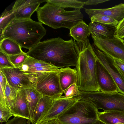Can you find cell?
<instances>
[{
  "label": "cell",
  "mask_w": 124,
  "mask_h": 124,
  "mask_svg": "<svg viewBox=\"0 0 124 124\" xmlns=\"http://www.w3.org/2000/svg\"><path fill=\"white\" fill-rule=\"evenodd\" d=\"M114 36L122 39L124 38V17L116 27Z\"/></svg>",
  "instance_id": "cell-32"
},
{
  "label": "cell",
  "mask_w": 124,
  "mask_h": 124,
  "mask_svg": "<svg viewBox=\"0 0 124 124\" xmlns=\"http://www.w3.org/2000/svg\"><path fill=\"white\" fill-rule=\"evenodd\" d=\"M80 100V98L78 96L70 98H59L54 99L48 111L38 122H47L57 119L60 114Z\"/></svg>",
  "instance_id": "cell-13"
},
{
  "label": "cell",
  "mask_w": 124,
  "mask_h": 124,
  "mask_svg": "<svg viewBox=\"0 0 124 124\" xmlns=\"http://www.w3.org/2000/svg\"><path fill=\"white\" fill-rule=\"evenodd\" d=\"M60 85L63 91L73 84H77L78 76L75 68L70 67L59 69L57 73Z\"/></svg>",
  "instance_id": "cell-16"
},
{
  "label": "cell",
  "mask_w": 124,
  "mask_h": 124,
  "mask_svg": "<svg viewBox=\"0 0 124 124\" xmlns=\"http://www.w3.org/2000/svg\"><path fill=\"white\" fill-rule=\"evenodd\" d=\"M46 32V30L39 22L31 18L15 19L5 29L0 39H10L22 48L29 50L39 43Z\"/></svg>",
  "instance_id": "cell-3"
},
{
  "label": "cell",
  "mask_w": 124,
  "mask_h": 124,
  "mask_svg": "<svg viewBox=\"0 0 124 124\" xmlns=\"http://www.w3.org/2000/svg\"><path fill=\"white\" fill-rule=\"evenodd\" d=\"M27 119L21 117L14 116V118L8 120L6 124H26Z\"/></svg>",
  "instance_id": "cell-33"
},
{
  "label": "cell",
  "mask_w": 124,
  "mask_h": 124,
  "mask_svg": "<svg viewBox=\"0 0 124 124\" xmlns=\"http://www.w3.org/2000/svg\"><path fill=\"white\" fill-rule=\"evenodd\" d=\"M33 86L43 96L54 99L60 98L63 93L56 73H46L39 75L36 78Z\"/></svg>",
  "instance_id": "cell-7"
},
{
  "label": "cell",
  "mask_w": 124,
  "mask_h": 124,
  "mask_svg": "<svg viewBox=\"0 0 124 124\" xmlns=\"http://www.w3.org/2000/svg\"><path fill=\"white\" fill-rule=\"evenodd\" d=\"M49 0L55 5L64 9L70 8L80 9L84 5V2L77 0Z\"/></svg>",
  "instance_id": "cell-25"
},
{
  "label": "cell",
  "mask_w": 124,
  "mask_h": 124,
  "mask_svg": "<svg viewBox=\"0 0 124 124\" xmlns=\"http://www.w3.org/2000/svg\"><path fill=\"white\" fill-rule=\"evenodd\" d=\"M12 113L14 116L30 119L28 106L24 89L17 91L15 106Z\"/></svg>",
  "instance_id": "cell-18"
},
{
  "label": "cell",
  "mask_w": 124,
  "mask_h": 124,
  "mask_svg": "<svg viewBox=\"0 0 124 124\" xmlns=\"http://www.w3.org/2000/svg\"><path fill=\"white\" fill-rule=\"evenodd\" d=\"M79 86L76 84H73L63 91L64 95L60 98H70L77 96L80 93Z\"/></svg>",
  "instance_id": "cell-29"
},
{
  "label": "cell",
  "mask_w": 124,
  "mask_h": 124,
  "mask_svg": "<svg viewBox=\"0 0 124 124\" xmlns=\"http://www.w3.org/2000/svg\"><path fill=\"white\" fill-rule=\"evenodd\" d=\"M20 46L13 40L4 38L0 41V51L8 55H14L23 52Z\"/></svg>",
  "instance_id": "cell-23"
},
{
  "label": "cell",
  "mask_w": 124,
  "mask_h": 124,
  "mask_svg": "<svg viewBox=\"0 0 124 124\" xmlns=\"http://www.w3.org/2000/svg\"><path fill=\"white\" fill-rule=\"evenodd\" d=\"M26 53L29 56L60 69L76 67L78 61V56L72 39L65 40L59 37L40 42Z\"/></svg>",
  "instance_id": "cell-1"
},
{
  "label": "cell",
  "mask_w": 124,
  "mask_h": 124,
  "mask_svg": "<svg viewBox=\"0 0 124 124\" xmlns=\"http://www.w3.org/2000/svg\"><path fill=\"white\" fill-rule=\"evenodd\" d=\"M47 124H62L58 119H55L47 121Z\"/></svg>",
  "instance_id": "cell-38"
},
{
  "label": "cell",
  "mask_w": 124,
  "mask_h": 124,
  "mask_svg": "<svg viewBox=\"0 0 124 124\" xmlns=\"http://www.w3.org/2000/svg\"><path fill=\"white\" fill-rule=\"evenodd\" d=\"M15 16L12 10L5 9L0 17V36L6 27L13 19Z\"/></svg>",
  "instance_id": "cell-26"
},
{
  "label": "cell",
  "mask_w": 124,
  "mask_h": 124,
  "mask_svg": "<svg viewBox=\"0 0 124 124\" xmlns=\"http://www.w3.org/2000/svg\"><path fill=\"white\" fill-rule=\"evenodd\" d=\"M75 48L78 56L76 69L78 80L77 85L80 91H101L96 74L97 58L93 46L87 39L83 42L74 41Z\"/></svg>",
  "instance_id": "cell-2"
},
{
  "label": "cell",
  "mask_w": 124,
  "mask_h": 124,
  "mask_svg": "<svg viewBox=\"0 0 124 124\" xmlns=\"http://www.w3.org/2000/svg\"><path fill=\"white\" fill-rule=\"evenodd\" d=\"M95 46L93 47L97 58L110 73L120 92L124 94V76L115 64L114 59Z\"/></svg>",
  "instance_id": "cell-11"
},
{
  "label": "cell",
  "mask_w": 124,
  "mask_h": 124,
  "mask_svg": "<svg viewBox=\"0 0 124 124\" xmlns=\"http://www.w3.org/2000/svg\"><path fill=\"white\" fill-rule=\"evenodd\" d=\"M93 124H105L103 122L98 120L96 122L93 123Z\"/></svg>",
  "instance_id": "cell-40"
},
{
  "label": "cell",
  "mask_w": 124,
  "mask_h": 124,
  "mask_svg": "<svg viewBox=\"0 0 124 124\" xmlns=\"http://www.w3.org/2000/svg\"><path fill=\"white\" fill-rule=\"evenodd\" d=\"M90 18L91 21L116 27L119 23L118 22L114 19L105 15H96L91 17Z\"/></svg>",
  "instance_id": "cell-27"
},
{
  "label": "cell",
  "mask_w": 124,
  "mask_h": 124,
  "mask_svg": "<svg viewBox=\"0 0 124 124\" xmlns=\"http://www.w3.org/2000/svg\"><path fill=\"white\" fill-rule=\"evenodd\" d=\"M24 90L28 106L30 120L31 122L36 107L43 95L34 87L26 88Z\"/></svg>",
  "instance_id": "cell-22"
},
{
  "label": "cell",
  "mask_w": 124,
  "mask_h": 124,
  "mask_svg": "<svg viewBox=\"0 0 124 124\" xmlns=\"http://www.w3.org/2000/svg\"><path fill=\"white\" fill-rule=\"evenodd\" d=\"M0 70L5 76L8 84L17 91L34 87L31 80L24 75L19 68H0Z\"/></svg>",
  "instance_id": "cell-10"
},
{
  "label": "cell",
  "mask_w": 124,
  "mask_h": 124,
  "mask_svg": "<svg viewBox=\"0 0 124 124\" xmlns=\"http://www.w3.org/2000/svg\"><path fill=\"white\" fill-rule=\"evenodd\" d=\"M88 26L91 36L107 38H110L114 36L116 27L92 21L89 23Z\"/></svg>",
  "instance_id": "cell-17"
},
{
  "label": "cell",
  "mask_w": 124,
  "mask_h": 124,
  "mask_svg": "<svg viewBox=\"0 0 124 124\" xmlns=\"http://www.w3.org/2000/svg\"><path fill=\"white\" fill-rule=\"evenodd\" d=\"M114 62L119 69L124 72V62L121 61L114 59Z\"/></svg>",
  "instance_id": "cell-37"
},
{
  "label": "cell",
  "mask_w": 124,
  "mask_h": 124,
  "mask_svg": "<svg viewBox=\"0 0 124 124\" xmlns=\"http://www.w3.org/2000/svg\"><path fill=\"white\" fill-rule=\"evenodd\" d=\"M46 0H17L11 9L15 19L31 18L32 14L36 11L40 5Z\"/></svg>",
  "instance_id": "cell-12"
},
{
  "label": "cell",
  "mask_w": 124,
  "mask_h": 124,
  "mask_svg": "<svg viewBox=\"0 0 124 124\" xmlns=\"http://www.w3.org/2000/svg\"><path fill=\"white\" fill-rule=\"evenodd\" d=\"M13 115L8 108L4 107L0 104V121L1 123H7L9 118Z\"/></svg>",
  "instance_id": "cell-30"
},
{
  "label": "cell",
  "mask_w": 124,
  "mask_h": 124,
  "mask_svg": "<svg viewBox=\"0 0 124 124\" xmlns=\"http://www.w3.org/2000/svg\"><path fill=\"white\" fill-rule=\"evenodd\" d=\"M81 100L94 105L98 111H116L124 112V94L117 91L104 92L80 91Z\"/></svg>",
  "instance_id": "cell-6"
},
{
  "label": "cell",
  "mask_w": 124,
  "mask_h": 124,
  "mask_svg": "<svg viewBox=\"0 0 124 124\" xmlns=\"http://www.w3.org/2000/svg\"><path fill=\"white\" fill-rule=\"evenodd\" d=\"M120 71H121V72L122 73V74L123 75H124V72H122V71H121V70H120Z\"/></svg>",
  "instance_id": "cell-41"
},
{
  "label": "cell",
  "mask_w": 124,
  "mask_h": 124,
  "mask_svg": "<svg viewBox=\"0 0 124 124\" xmlns=\"http://www.w3.org/2000/svg\"><path fill=\"white\" fill-rule=\"evenodd\" d=\"M19 68L23 73L34 83L36 78L46 73H57L59 69L50 63L28 56L22 65Z\"/></svg>",
  "instance_id": "cell-9"
},
{
  "label": "cell",
  "mask_w": 124,
  "mask_h": 124,
  "mask_svg": "<svg viewBox=\"0 0 124 124\" xmlns=\"http://www.w3.org/2000/svg\"><path fill=\"white\" fill-rule=\"evenodd\" d=\"M5 91L2 87L0 85V104L2 105L4 107L8 108L7 105Z\"/></svg>",
  "instance_id": "cell-34"
},
{
  "label": "cell",
  "mask_w": 124,
  "mask_h": 124,
  "mask_svg": "<svg viewBox=\"0 0 124 124\" xmlns=\"http://www.w3.org/2000/svg\"><path fill=\"white\" fill-rule=\"evenodd\" d=\"M98 120L105 124H124V112L116 111L98 112Z\"/></svg>",
  "instance_id": "cell-20"
},
{
  "label": "cell",
  "mask_w": 124,
  "mask_h": 124,
  "mask_svg": "<svg viewBox=\"0 0 124 124\" xmlns=\"http://www.w3.org/2000/svg\"><path fill=\"white\" fill-rule=\"evenodd\" d=\"M62 124H93L99 120L98 110L92 103L80 100L60 114Z\"/></svg>",
  "instance_id": "cell-5"
},
{
  "label": "cell",
  "mask_w": 124,
  "mask_h": 124,
  "mask_svg": "<svg viewBox=\"0 0 124 124\" xmlns=\"http://www.w3.org/2000/svg\"><path fill=\"white\" fill-rule=\"evenodd\" d=\"M109 0H88L84 2L85 5H95L99 4L102 3Z\"/></svg>",
  "instance_id": "cell-35"
},
{
  "label": "cell",
  "mask_w": 124,
  "mask_h": 124,
  "mask_svg": "<svg viewBox=\"0 0 124 124\" xmlns=\"http://www.w3.org/2000/svg\"><path fill=\"white\" fill-rule=\"evenodd\" d=\"M14 67L10 61L8 55L0 51V68Z\"/></svg>",
  "instance_id": "cell-31"
},
{
  "label": "cell",
  "mask_w": 124,
  "mask_h": 124,
  "mask_svg": "<svg viewBox=\"0 0 124 124\" xmlns=\"http://www.w3.org/2000/svg\"><path fill=\"white\" fill-rule=\"evenodd\" d=\"M8 56L11 62L16 67L22 66L28 56L26 53L24 52L17 54Z\"/></svg>",
  "instance_id": "cell-28"
},
{
  "label": "cell",
  "mask_w": 124,
  "mask_h": 124,
  "mask_svg": "<svg viewBox=\"0 0 124 124\" xmlns=\"http://www.w3.org/2000/svg\"><path fill=\"white\" fill-rule=\"evenodd\" d=\"M46 3L36 10L39 22L53 29L66 28L70 30L83 20L80 9L68 11L46 0Z\"/></svg>",
  "instance_id": "cell-4"
},
{
  "label": "cell",
  "mask_w": 124,
  "mask_h": 124,
  "mask_svg": "<svg viewBox=\"0 0 124 124\" xmlns=\"http://www.w3.org/2000/svg\"></svg>",
  "instance_id": "cell-42"
},
{
  "label": "cell",
  "mask_w": 124,
  "mask_h": 124,
  "mask_svg": "<svg viewBox=\"0 0 124 124\" xmlns=\"http://www.w3.org/2000/svg\"><path fill=\"white\" fill-rule=\"evenodd\" d=\"M96 71L97 81L101 91L109 92L117 91L120 92L110 73L97 58Z\"/></svg>",
  "instance_id": "cell-14"
},
{
  "label": "cell",
  "mask_w": 124,
  "mask_h": 124,
  "mask_svg": "<svg viewBox=\"0 0 124 124\" xmlns=\"http://www.w3.org/2000/svg\"><path fill=\"white\" fill-rule=\"evenodd\" d=\"M7 83L6 78L2 71L0 70V85L5 90Z\"/></svg>",
  "instance_id": "cell-36"
},
{
  "label": "cell",
  "mask_w": 124,
  "mask_h": 124,
  "mask_svg": "<svg viewBox=\"0 0 124 124\" xmlns=\"http://www.w3.org/2000/svg\"><path fill=\"white\" fill-rule=\"evenodd\" d=\"M92 37L97 48L114 59L124 62V39L115 36L110 38Z\"/></svg>",
  "instance_id": "cell-8"
},
{
  "label": "cell",
  "mask_w": 124,
  "mask_h": 124,
  "mask_svg": "<svg viewBox=\"0 0 124 124\" xmlns=\"http://www.w3.org/2000/svg\"><path fill=\"white\" fill-rule=\"evenodd\" d=\"M85 11L89 18L96 15L110 17L120 22L124 17V3H121L110 8L104 9H85Z\"/></svg>",
  "instance_id": "cell-15"
},
{
  "label": "cell",
  "mask_w": 124,
  "mask_h": 124,
  "mask_svg": "<svg viewBox=\"0 0 124 124\" xmlns=\"http://www.w3.org/2000/svg\"><path fill=\"white\" fill-rule=\"evenodd\" d=\"M54 100L44 96L40 99L34 112L32 124L38 122L45 115L51 106Z\"/></svg>",
  "instance_id": "cell-19"
},
{
  "label": "cell",
  "mask_w": 124,
  "mask_h": 124,
  "mask_svg": "<svg viewBox=\"0 0 124 124\" xmlns=\"http://www.w3.org/2000/svg\"><path fill=\"white\" fill-rule=\"evenodd\" d=\"M47 122H37L34 124H47Z\"/></svg>",
  "instance_id": "cell-39"
},
{
  "label": "cell",
  "mask_w": 124,
  "mask_h": 124,
  "mask_svg": "<svg viewBox=\"0 0 124 124\" xmlns=\"http://www.w3.org/2000/svg\"><path fill=\"white\" fill-rule=\"evenodd\" d=\"M5 92L8 107L12 113L15 106L17 91L10 86L7 82Z\"/></svg>",
  "instance_id": "cell-24"
},
{
  "label": "cell",
  "mask_w": 124,
  "mask_h": 124,
  "mask_svg": "<svg viewBox=\"0 0 124 124\" xmlns=\"http://www.w3.org/2000/svg\"><path fill=\"white\" fill-rule=\"evenodd\" d=\"M90 34L88 25L83 20L80 22L70 30V35L78 42H83Z\"/></svg>",
  "instance_id": "cell-21"
},
{
  "label": "cell",
  "mask_w": 124,
  "mask_h": 124,
  "mask_svg": "<svg viewBox=\"0 0 124 124\" xmlns=\"http://www.w3.org/2000/svg\"></svg>",
  "instance_id": "cell-43"
}]
</instances>
